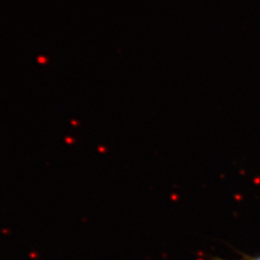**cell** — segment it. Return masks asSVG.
<instances>
[{"label": "cell", "instance_id": "cell-1", "mask_svg": "<svg viewBox=\"0 0 260 260\" xmlns=\"http://www.w3.org/2000/svg\"><path fill=\"white\" fill-rule=\"evenodd\" d=\"M211 260H260V255H248V254H242L240 258L237 259H224V258H221V257H216L214 256L211 258Z\"/></svg>", "mask_w": 260, "mask_h": 260}]
</instances>
